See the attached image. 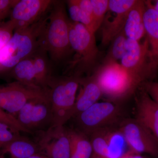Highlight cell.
<instances>
[{
    "instance_id": "cell-14",
    "label": "cell",
    "mask_w": 158,
    "mask_h": 158,
    "mask_svg": "<svg viewBox=\"0 0 158 158\" xmlns=\"http://www.w3.org/2000/svg\"><path fill=\"white\" fill-rule=\"evenodd\" d=\"M135 97V118L152 133L158 141V105L141 87Z\"/></svg>"
},
{
    "instance_id": "cell-23",
    "label": "cell",
    "mask_w": 158,
    "mask_h": 158,
    "mask_svg": "<svg viewBox=\"0 0 158 158\" xmlns=\"http://www.w3.org/2000/svg\"><path fill=\"white\" fill-rule=\"evenodd\" d=\"M127 40L123 30L110 42V48L103 62H118V60H121L127 52Z\"/></svg>"
},
{
    "instance_id": "cell-7",
    "label": "cell",
    "mask_w": 158,
    "mask_h": 158,
    "mask_svg": "<svg viewBox=\"0 0 158 158\" xmlns=\"http://www.w3.org/2000/svg\"><path fill=\"white\" fill-rule=\"evenodd\" d=\"M131 150L158 158V141L152 133L135 118H126L117 127Z\"/></svg>"
},
{
    "instance_id": "cell-17",
    "label": "cell",
    "mask_w": 158,
    "mask_h": 158,
    "mask_svg": "<svg viewBox=\"0 0 158 158\" xmlns=\"http://www.w3.org/2000/svg\"><path fill=\"white\" fill-rule=\"evenodd\" d=\"M38 153L40 152L36 141L25 136L0 147V158H27Z\"/></svg>"
},
{
    "instance_id": "cell-18",
    "label": "cell",
    "mask_w": 158,
    "mask_h": 158,
    "mask_svg": "<svg viewBox=\"0 0 158 158\" xmlns=\"http://www.w3.org/2000/svg\"><path fill=\"white\" fill-rule=\"evenodd\" d=\"M144 23L146 38L153 53L158 57V13L150 1H145Z\"/></svg>"
},
{
    "instance_id": "cell-21",
    "label": "cell",
    "mask_w": 158,
    "mask_h": 158,
    "mask_svg": "<svg viewBox=\"0 0 158 158\" xmlns=\"http://www.w3.org/2000/svg\"><path fill=\"white\" fill-rule=\"evenodd\" d=\"M116 131V129L105 128L91 133L88 137L93 148V153L110 158L111 139Z\"/></svg>"
},
{
    "instance_id": "cell-3",
    "label": "cell",
    "mask_w": 158,
    "mask_h": 158,
    "mask_svg": "<svg viewBox=\"0 0 158 158\" xmlns=\"http://www.w3.org/2000/svg\"><path fill=\"white\" fill-rule=\"evenodd\" d=\"M126 54L122 65L138 88L143 83L155 81L158 74V57L153 53L147 38L143 42L127 38Z\"/></svg>"
},
{
    "instance_id": "cell-22",
    "label": "cell",
    "mask_w": 158,
    "mask_h": 158,
    "mask_svg": "<svg viewBox=\"0 0 158 158\" xmlns=\"http://www.w3.org/2000/svg\"><path fill=\"white\" fill-rule=\"evenodd\" d=\"M12 69V76L17 81L28 87L41 89L36 85L34 64L31 56L23 59Z\"/></svg>"
},
{
    "instance_id": "cell-27",
    "label": "cell",
    "mask_w": 158,
    "mask_h": 158,
    "mask_svg": "<svg viewBox=\"0 0 158 158\" xmlns=\"http://www.w3.org/2000/svg\"><path fill=\"white\" fill-rule=\"evenodd\" d=\"M0 122L8 124L21 132L27 133V131L19 124L15 116L7 113L1 108H0Z\"/></svg>"
},
{
    "instance_id": "cell-1",
    "label": "cell",
    "mask_w": 158,
    "mask_h": 158,
    "mask_svg": "<svg viewBox=\"0 0 158 158\" xmlns=\"http://www.w3.org/2000/svg\"><path fill=\"white\" fill-rule=\"evenodd\" d=\"M52 10L40 40L39 48L48 53L51 59L60 62L71 48L69 23L62 2H53Z\"/></svg>"
},
{
    "instance_id": "cell-31",
    "label": "cell",
    "mask_w": 158,
    "mask_h": 158,
    "mask_svg": "<svg viewBox=\"0 0 158 158\" xmlns=\"http://www.w3.org/2000/svg\"><path fill=\"white\" fill-rule=\"evenodd\" d=\"M17 2V0H0V20L8 15Z\"/></svg>"
},
{
    "instance_id": "cell-34",
    "label": "cell",
    "mask_w": 158,
    "mask_h": 158,
    "mask_svg": "<svg viewBox=\"0 0 158 158\" xmlns=\"http://www.w3.org/2000/svg\"><path fill=\"white\" fill-rule=\"evenodd\" d=\"M152 6L155 10L158 13V0L156 1L155 4H152Z\"/></svg>"
},
{
    "instance_id": "cell-12",
    "label": "cell",
    "mask_w": 158,
    "mask_h": 158,
    "mask_svg": "<svg viewBox=\"0 0 158 158\" xmlns=\"http://www.w3.org/2000/svg\"><path fill=\"white\" fill-rule=\"evenodd\" d=\"M50 0H20L11 9L10 19L6 23L14 31L33 24L50 8Z\"/></svg>"
},
{
    "instance_id": "cell-20",
    "label": "cell",
    "mask_w": 158,
    "mask_h": 158,
    "mask_svg": "<svg viewBox=\"0 0 158 158\" xmlns=\"http://www.w3.org/2000/svg\"><path fill=\"white\" fill-rule=\"evenodd\" d=\"M68 130L71 143L70 158H91L93 151L89 137L77 129Z\"/></svg>"
},
{
    "instance_id": "cell-13",
    "label": "cell",
    "mask_w": 158,
    "mask_h": 158,
    "mask_svg": "<svg viewBox=\"0 0 158 158\" xmlns=\"http://www.w3.org/2000/svg\"><path fill=\"white\" fill-rule=\"evenodd\" d=\"M137 0H109L108 11L113 13V17L105 16L102 27V42L107 45L124 29L129 11Z\"/></svg>"
},
{
    "instance_id": "cell-6",
    "label": "cell",
    "mask_w": 158,
    "mask_h": 158,
    "mask_svg": "<svg viewBox=\"0 0 158 158\" xmlns=\"http://www.w3.org/2000/svg\"><path fill=\"white\" fill-rule=\"evenodd\" d=\"M122 104L108 101L98 102L75 117L77 129L89 136L97 130L117 127L124 118Z\"/></svg>"
},
{
    "instance_id": "cell-29",
    "label": "cell",
    "mask_w": 158,
    "mask_h": 158,
    "mask_svg": "<svg viewBox=\"0 0 158 158\" xmlns=\"http://www.w3.org/2000/svg\"><path fill=\"white\" fill-rule=\"evenodd\" d=\"M13 31L6 23L0 27V52L12 37Z\"/></svg>"
},
{
    "instance_id": "cell-33",
    "label": "cell",
    "mask_w": 158,
    "mask_h": 158,
    "mask_svg": "<svg viewBox=\"0 0 158 158\" xmlns=\"http://www.w3.org/2000/svg\"><path fill=\"white\" fill-rule=\"evenodd\" d=\"M27 158H49L46 156L42 154L38 153L34 154V155L31 156Z\"/></svg>"
},
{
    "instance_id": "cell-30",
    "label": "cell",
    "mask_w": 158,
    "mask_h": 158,
    "mask_svg": "<svg viewBox=\"0 0 158 158\" xmlns=\"http://www.w3.org/2000/svg\"><path fill=\"white\" fill-rule=\"evenodd\" d=\"M69 11L72 22L80 23V8L77 0L67 1Z\"/></svg>"
},
{
    "instance_id": "cell-15",
    "label": "cell",
    "mask_w": 158,
    "mask_h": 158,
    "mask_svg": "<svg viewBox=\"0 0 158 158\" xmlns=\"http://www.w3.org/2000/svg\"><path fill=\"white\" fill-rule=\"evenodd\" d=\"M80 85L81 88L76 100L73 118L98 102L103 96L102 90L93 75L81 77Z\"/></svg>"
},
{
    "instance_id": "cell-35",
    "label": "cell",
    "mask_w": 158,
    "mask_h": 158,
    "mask_svg": "<svg viewBox=\"0 0 158 158\" xmlns=\"http://www.w3.org/2000/svg\"><path fill=\"white\" fill-rule=\"evenodd\" d=\"M91 158H108L102 156L98 155L95 154L93 153L92 154V157Z\"/></svg>"
},
{
    "instance_id": "cell-19",
    "label": "cell",
    "mask_w": 158,
    "mask_h": 158,
    "mask_svg": "<svg viewBox=\"0 0 158 158\" xmlns=\"http://www.w3.org/2000/svg\"><path fill=\"white\" fill-rule=\"evenodd\" d=\"M46 52L38 48L32 56L37 87L44 90L48 87L52 77L51 76Z\"/></svg>"
},
{
    "instance_id": "cell-5",
    "label": "cell",
    "mask_w": 158,
    "mask_h": 158,
    "mask_svg": "<svg viewBox=\"0 0 158 158\" xmlns=\"http://www.w3.org/2000/svg\"><path fill=\"white\" fill-rule=\"evenodd\" d=\"M81 77H52L48 87L53 115L52 126H64L73 118Z\"/></svg>"
},
{
    "instance_id": "cell-24",
    "label": "cell",
    "mask_w": 158,
    "mask_h": 158,
    "mask_svg": "<svg viewBox=\"0 0 158 158\" xmlns=\"http://www.w3.org/2000/svg\"><path fill=\"white\" fill-rule=\"evenodd\" d=\"M80 8V23L95 34L93 10L90 0H77Z\"/></svg>"
},
{
    "instance_id": "cell-9",
    "label": "cell",
    "mask_w": 158,
    "mask_h": 158,
    "mask_svg": "<svg viewBox=\"0 0 158 158\" xmlns=\"http://www.w3.org/2000/svg\"><path fill=\"white\" fill-rule=\"evenodd\" d=\"M94 34L81 23H69L71 48L76 53V63H78L82 70L93 65L98 55Z\"/></svg>"
},
{
    "instance_id": "cell-10",
    "label": "cell",
    "mask_w": 158,
    "mask_h": 158,
    "mask_svg": "<svg viewBox=\"0 0 158 158\" xmlns=\"http://www.w3.org/2000/svg\"><path fill=\"white\" fill-rule=\"evenodd\" d=\"M49 96L48 90L28 87L16 81L0 85V108L16 117L29 101Z\"/></svg>"
},
{
    "instance_id": "cell-28",
    "label": "cell",
    "mask_w": 158,
    "mask_h": 158,
    "mask_svg": "<svg viewBox=\"0 0 158 158\" xmlns=\"http://www.w3.org/2000/svg\"><path fill=\"white\" fill-rule=\"evenodd\" d=\"M158 105V82L151 81L143 83L140 86Z\"/></svg>"
},
{
    "instance_id": "cell-4",
    "label": "cell",
    "mask_w": 158,
    "mask_h": 158,
    "mask_svg": "<svg viewBox=\"0 0 158 158\" xmlns=\"http://www.w3.org/2000/svg\"><path fill=\"white\" fill-rule=\"evenodd\" d=\"M93 76L103 96L110 101L122 104L139 88L118 62H103Z\"/></svg>"
},
{
    "instance_id": "cell-32",
    "label": "cell",
    "mask_w": 158,
    "mask_h": 158,
    "mask_svg": "<svg viewBox=\"0 0 158 158\" xmlns=\"http://www.w3.org/2000/svg\"><path fill=\"white\" fill-rule=\"evenodd\" d=\"M118 158H143L139 154L131 150L124 154L122 155Z\"/></svg>"
},
{
    "instance_id": "cell-2",
    "label": "cell",
    "mask_w": 158,
    "mask_h": 158,
    "mask_svg": "<svg viewBox=\"0 0 158 158\" xmlns=\"http://www.w3.org/2000/svg\"><path fill=\"white\" fill-rule=\"evenodd\" d=\"M47 20L48 17H42L29 27L15 31L9 42L0 52V71L14 68L39 48L40 40Z\"/></svg>"
},
{
    "instance_id": "cell-8",
    "label": "cell",
    "mask_w": 158,
    "mask_h": 158,
    "mask_svg": "<svg viewBox=\"0 0 158 158\" xmlns=\"http://www.w3.org/2000/svg\"><path fill=\"white\" fill-rule=\"evenodd\" d=\"M27 133L39 132L52 126L53 115L49 97L28 102L16 116Z\"/></svg>"
},
{
    "instance_id": "cell-25",
    "label": "cell",
    "mask_w": 158,
    "mask_h": 158,
    "mask_svg": "<svg viewBox=\"0 0 158 158\" xmlns=\"http://www.w3.org/2000/svg\"><path fill=\"white\" fill-rule=\"evenodd\" d=\"M108 0H90L95 31L101 26L109 9Z\"/></svg>"
},
{
    "instance_id": "cell-11",
    "label": "cell",
    "mask_w": 158,
    "mask_h": 158,
    "mask_svg": "<svg viewBox=\"0 0 158 158\" xmlns=\"http://www.w3.org/2000/svg\"><path fill=\"white\" fill-rule=\"evenodd\" d=\"M36 142L40 153L49 158H70L71 143L68 128L52 126L38 132Z\"/></svg>"
},
{
    "instance_id": "cell-26",
    "label": "cell",
    "mask_w": 158,
    "mask_h": 158,
    "mask_svg": "<svg viewBox=\"0 0 158 158\" xmlns=\"http://www.w3.org/2000/svg\"><path fill=\"white\" fill-rule=\"evenodd\" d=\"M21 132L0 122V147L9 142L22 138Z\"/></svg>"
},
{
    "instance_id": "cell-16",
    "label": "cell",
    "mask_w": 158,
    "mask_h": 158,
    "mask_svg": "<svg viewBox=\"0 0 158 158\" xmlns=\"http://www.w3.org/2000/svg\"><path fill=\"white\" fill-rule=\"evenodd\" d=\"M145 9V1L137 0L129 11L123 29L128 39L140 41L146 35L144 23Z\"/></svg>"
}]
</instances>
